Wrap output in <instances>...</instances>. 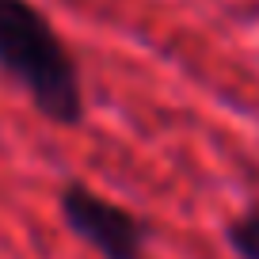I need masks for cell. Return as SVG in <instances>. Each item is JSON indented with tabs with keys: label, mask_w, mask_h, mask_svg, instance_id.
I'll return each mask as SVG.
<instances>
[{
	"label": "cell",
	"mask_w": 259,
	"mask_h": 259,
	"mask_svg": "<svg viewBox=\"0 0 259 259\" xmlns=\"http://www.w3.org/2000/svg\"><path fill=\"white\" fill-rule=\"evenodd\" d=\"M57 213L65 229L80 244H88L99 259H145L149 225L130 210L114 202L84 179H65L57 191Z\"/></svg>",
	"instance_id": "obj_2"
},
{
	"label": "cell",
	"mask_w": 259,
	"mask_h": 259,
	"mask_svg": "<svg viewBox=\"0 0 259 259\" xmlns=\"http://www.w3.org/2000/svg\"><path fill=\"white\" fill-rule=\"evenodd\" d=\"M225 244L233 248L236 259H259V206H248L244 213L229 218Z\"/></svg>",
	"instance_id": "obj_3"
},
{
	"label": "cell",
	"mask_w": 259,
	"mask_h": 259,
	"mask_svg": "<svg viewBox=\"0 0 259 259\" xmlns=\"http://www.w3.org/2000/svg\"><path fill=\"white\" fill-rule=\"evenodd\" d=\"M0 73L54 126L84 122V80L69 42L34 0H0Z\"/></svg>",
	"instance_id": "obj_1"
}]
</instances>
